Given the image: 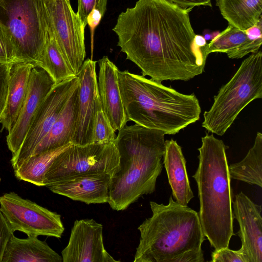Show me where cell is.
<instances>
[{"mask_svg": "<svg viewBox=\"0 0 262 262\" xmlns=\"http://www.w3.org/2000/svg\"><path fill=\"white\" fill-rule=\"evenodd\" d=\"M191 10L168 0H138L118 17L117 46L143 76L189 80L203 72L208 57L194 42Z\"/></svg>", "mask_w": 262, "mask_h": 262, "instance_id": "cell-1", "label": "cell"}, {"mask_svg": "<svg viewBox=\"0 0 262 262\" xmlns=\"http://www.w3.org/2000/svg\"><path fill=\"white\" fill-rule=\"evenodd\" d=\"M165 134L137 124L125 125L115 140L119 166L111 178L107 203L116 211L126 210L156 189L163 168Z\"/></svg>", "mask_w": 262, "mask_h": 262, "instance_id": "cell-2", "label": "cell"}, {"mask_svg": "<svg viewBox=\"0 0 262 262\" xmlns=\"http://www.w3.org/2000/svg\"><path fill=\"white\" fill-rule=\"evenodd\" d=\"M118 78L128 121L174 135L199 120L201 108L194 94L181 93L128 70H119Z\"/></svg>", "mask_w": 262, "mask_h": 262, "instance_id": "cell-3", "label": "cell"}, {"mask_svg": "<svg viewBox=\"0 0 262 262\" xmlns=\"http://www.w3.org/2000/svg\"><path fill=\"white\" fill-rule=\"evenodd\" d=\"M201 140L199 166L192 177L198 186L199 215L204 235L211 246L219 250L228 248L235 235L227 147L212 133Z\"/></svg>", "mask_w": 262, "mask_h": 262, "instance_id": "cell-4", "label": "cell"}, {"mask_svg": "<svg viewBox=\"0 0 262 262\" xmlns=\"http://www.w3.org/2000/svg\"><path fill=\"white\" fill-rule=\"evenodd\" d=\"M152 215L138 227L140 233L134 262H173L183 253L202 249L205 240L199 213L174 201L149 202Z\"/></svg>", "mask_w": 262, "mask_h": 262, "instance_id": "cell-5", "label": "cell"}, {"mask_svg": "<svg viewBox=\"0 0 262 262\" xmlns=\"http://www.w3.org/2000/svg\"><path fill=\"white\" fill-rule=\"evenodd\" d=\"M262 98V52L244 59L238 70L214 97L210 108L203 114L202 127L223 136L241 112L251 102Z\"/></svg>", "mask_w": 262, "mask_h": 262, "instance_id": "cell-6", "label": "cell"}, {"mask_svg": "<svg viewBox=\"0 0 262 262\" xmlns=\"http://www.w3.org/2000/svg\"><path fill=\"white\" fill-rule=\"evenodd\" d=\"M0 21L10 34L17 61L39 66L50 25L45 0H0Z\"/></svg>", "mask_w": 262, "mask_h": 262, "instance_id": "cell-7", "label": "cell"}, {"mask_svg": "<svg viewBox=\"0 0 262 262\" xmlns=\"http://www.w3.org/2000/svg\"><path fill=\"white\" fill-rule=\"evenodd\" d=\"M119 166V154L115 142L71 144L59 154L47 171L44 186L63 178L79 174L102 173L112 177Z\"/></svg>", "mask_w": 262, "mask_h": 262, "instance_id": "cell-8", "label": "cell"}, {"mask_svg": "<svg viewBox=\"0 0 262 262\" xmlns=\"http://www.w3.org/2000/svg\"><path fill=\"white\" fill-rule=\"evenodd\" d=\"M0 210L13 233L60 238L64 231L60 214L14 192L0 195Z\"/></svg>", "mask_w": 262, "mask_h": 262, "instance_id": "cell-9", "label": "cell"}, {"mask_svg": "<svg viewBox=\"0 0 262 262\" xmlns=\"http://www.w3.org/2000/svg\"><path fill=\"white\" fill-rule=\"evenodd\" d=\"M45 2L49 29L69 67L77 75L86 56L84 29L70 0Z\"/></svg>", "mask_w": 262, "mask_h": 262, "instance_id": "cell-10", "label": "cell"}, {"mask_svg": "<svg viewBox=\"0 0 262 262\" xmlns=\"http://www.w3.org/2000/svg\"><path fill=\"white\" fill-rule=\"evenodd\" d=\"M79 83V77L76 75L55 84L51 90L33 118L20 148L12 156V167L32 155L50 130Z\"/></svg>", "mask_w": 262, "mask_h": 262, "instance_id": "cell-11", "label": "cell"}, {"mask_svg": "<svg viewBox=\"0 0 262 262\" xmlns=\"http://www.w3.org/2000/svg\"><path fill=\"white\" fill-rule=\"evenodd\" d=\"M97 61L85 60L77 74V88L74 132L71 143L84 145L92 143L93 126L98 105L101 103L96 71Z\"/></svg>", "mask_w": 262, "mask_h": 262, "instance_id": "cell-12", "label": "cell"}, {"mask_svg": "<svg viewBox=\"0 0 262 262\" xmlns=\"http://www.w3.org/2000/svg\"><path fill=\"white\" fill-rule=\"evenodd\" d=\"M103 226L93 219L76 220L69 242L61 251L63 262H118L106 250Z\"/></svg>", "mask_w": 262, "mask_h": 262, "instance_id": "cell-13", "label": "cell"}, {"mask_svg": "<svg viewBox=\"0 0 262 262\" xmlns=\"http://www.w3.org/2000/svg\"><path fill=\"white\" fill-rule=\"evenodd\" d=\"M55 84L53 79L44 69L38 66L33 67L26 97L16 122L6 138L8 147L12 156L20 148L33 118Z\"/></svg>", "mask_w": 262, "mask_h": 262, "instance_id": "cell-14", "label": "cell"}, {"mask_svg": "<svg viewBox=\"0 0 262 262\" xmlns=\"http://www.w3.org/2000/svg\"><path fill=\"white\" fill-rule=\"evenodd\" d=\"M234 219L239 224L237 234L250 262H262L261 206L254 203L243 192L232 201Z\"/></svg>", "mask_w": 262, "mask_h": 262, "instance_id": "cell-15", "label": "cell"}, {"mask_svg": "<svg viewBox=\"0 0 262 262\" xmlns=\"http://www.w3.org/2000/svg\"><path fill=\"white\" fill-rule=\"evenodd\" d=\"M112 176L91 173L67 177L46 187L52 192L86 204L107 203Z\"/></svg>", "mask_w": 262, "mask_h": 262, "instance_id": "cell-16", "label": "cell"}, {"mask_svg": "<svg viewBox=\"0 0 262 262\" xmlns=\"http://www.w3.org/2000/svg\"><path fill=\"white\" fill-rule=\"evenodd\" d=\"M98 66L97 84L102 107L114 130L118 131L128 121L119 87V69L107 56L99 60Z\"/></svg>", "mask_w": 262, "mask_h": 262, "instance_id": "cell-17", "label": "cell"}, {"mask_svg": "<svg viewBox=\"0 0 262 262\" xmlns=\"http://www.w3.org/2000/svg\"><path fill=\"white\" fill-rule=\"evenodd\" d=\"M186 160L181 147L173 139L165 140L163 164L175 201L187 206L194 197L190 186L186 167Z\"/></svg>", "mask_w": 262, "mask_h": 262, "instance_id": "cell-18", "label": "cell"}, {"mask_svg": "<svg viewBox=\"0 0 262 262\" xmlns=\"http://www.w3.org/2000/svg\"><path fill=\"white\" fill-rule=\"evenodd\" d=\"M33 64L15 61L10 65L8 90L5 110L0 120L3 128L8 132L14 125L18 117L28 92Z\"/></svg>", "mask_w": 262, "mask_h": 262, "instance_id": "cell-19", "label": "cell"}, {"mask_svg": "<svg viewBox=\"0 0 262 262\" xmlns=\"http://www.w3.org/2000/svg\"><path fill=\"white\" fill-rule=\"evenodd\" d=\"M62 256L37 236L19 238L12 234L5 248L2 262H62Z\"/></svg>", "mask_w": 262, "mask_h": 262, "instance_id": "cell-20", "label": "cell"}, {"mask_svg": "<svg viewBox=\"0 0 262 262\" xmlns=\"http://www.w3.org/2000/svg\"><path fill=\"white\" fill-rule=\"evenodd\" d=\"M78 86L71 95L47 135L36 146L31 156L71 143Z\"/></svg>", "mask_w": 262, "mask_h": 262, "instance_id": "cell-21", "label": "cell"}, {"mask_svg": "<svg viewBox=\"0 0 262 262\" xmlns=\"http://www.w3.org/2000/svg\"><path fill=\"white\" fill-rule=\"evenodd\" d=\"M216 5L229 25L242 30L262 18V0H216Z\"/></svg>", "mask_w": 262, "mask_h": 262, "instance_id": "cell-22", "label": "cell"}, {"mask_svg": "<svg viewBox=\"0 0 262 262\" xmlns=\"http://www.w3.org/2000/svg\"><path fill=\"white\" fill-rule=\"evenodd\" d=\"M231 179L262 186V134H256L253 146L241 161L228 165Z\"/></svg>", "mask_w": 262, "mask_h": 262, "instance_id": "cell-23", "label": "cell"}, {"mask_svg": "<svg viewBox=\"0 0 262 262\" xmlns=\"http://www.w3.org/2000/svg\"><path fill=\"white\" fill-rule=\"evenodd\" d=\"M71 144L29 157L13 167L15 177L38 186H44L47 171L56 157Z\"/></svg>", "mask_w": 262, "mask_h": 262, "instance_id": "cell-24", "label": "cell"}, {"mask_svg": "<svg viewBox=\"0 0 262 262\" xmlns=\"http://www.w3.org/2000/svg\"><path fill=\"white\" fill-rule=\"evenodd\" d=\"M38 66L49 74L55 84L76 76L64 59L50 29L41 62Z\"/></svg>", "mask_w": 262, "mask_h": 262, "instance_id": "cell-25", "label": "cell"}, {"mask_svg": "<svg viewBox=\"0 0 262 262\" xmlns=\"http://www.w3.org/2000/svg\"><path fill=\"white\" fill-rule=\"evenodd\" d=\"M247 39L246 30L229 25L209 43H206L204 51L207 56L211 53L220 52L226 53L229 58L237 59L239 50Z\"/></svg>", "mask_w": 262, "mask_h": 262, "instance_id": "cell-26", "label": "cell"}, {"mask_svg": "<svg viewBox=\"0 0 262 262\" xmlns=\"http://www.w3.org/2000/svg\"><path fill=\"white\" fill-rule=\"evenodd\" d=\"M117 135L100 103L97 108L93 126L92 143L114 142Z\"/></svg>", "mask_w": 262, "mask_h": 262, "instance_id": "cell-27", "label": "cell"}, {"mask_svg": "<svg viewBox=\"0 0 262 262\" xmlns=\"http://www.w3.org/2000/svg\"><path fill=\"white\" fill-rule=\"evenodd\" d=\"M17 61L15 47L9 31L0 21V62Z\"/></svg>", "mask_w": 262, "mask_h": 262, "instance_id": "cell-28", "label": "cell"}, {"mask_svg": "<svg viewBox=\"0 0 262 262\" xmlns=\"http://www.w3.org/2000/svg\"><path fill=\"white\" fill-rule=\"evenodd\" d=\"M211 262H250L243 249L233 250L228 248L214 250L211 255Z\"/></svg>", "mask_w": 262, "mask_h": 262, "instance_id": "cell-29", "label": "cell"}, {"mask_svg": "<svg viewBox=\"0 0 262 262\" xmlns=\"http://www.w3.org/2000/svg\"><path fill=\"white\" fill-rule=\"evenodd\" d=\"M107 3V0H78L77 14L84 27L88 25V16L94 9L98 10L104 16Z\"/></svg>", "mask_w": 262, "mask_h": 262, "instance_id": "cell-30", "label": "cell"}, {"mask_svg": "<svg viewBox=\"0 0 262 262\" xmlns=\"http://www.w3.org/2000/svg\"><path fill=\"white\" fill-rule=\"evenodd\" d=\"M10 64L0 62V120L7 102Z\"/></svg>", "mask_w": 262, "mask_h": 262, "instance_id": "cell-31", "label": "cell"}, {"mask_svg": "<svg viewBox=\"0 0 262 262\" xmlns=\"http://www.w3.org/2000/svg\"><path fill=\"white\" fill-rule=\"evenodd\" d=\"M12 234L8 223L0 210V262H2L3 254L7 243Z\"/></svg>", "mask_w": 262, "mask_h": 262, "instance_id": "cell-32", "label": "cell"}, {"mask_svg": "<svg viewBox=\"0 0 262 262\" xmlns=\"http://www.w3.org/2000/svg\"><path fill=\"white\" fill-rule=\"evenodd\" d=\"M205 259L202 249L186 251L178 256L173 262H204Z\"/></svg>", "mask_w": 262, "mask_h": 262, "instance_id": "cell-33", "label": "cell"}, {"mask_svg": "<svg viewBox=\"0 0 262 262\" xmlns=\"http://www.w3.org/2000/svg\"><path fill=\"white\" fill-rule=\"evenodd\" d=\"M185 8H193L195 6L211 7V0H168Z\"/></svg>", "mask_w": 262, "mask_h": 262, "instance_id": "cell-34", "label": "cell"}, {"mask_svg": "<svg viewBox=\"0 0 262 262\" xmlns=\"http://www.w3.org/2000/svg\"><path fill=\"white\" fill-rule=\"evenodd\" d=\"M102 15L101 12L96 9H94L88 17V24L93 32L94 29L100 23Z\"/></svg>", "mask_w": 262, "mask_h": 262, "instance_id": "cell-35", "label": "cell"}, {"mask_svg": "<svg viewBox=\"0 0 262 262\" xmlns=\"http://www.w3.org/2000/svg\"><path fill=\"white\" fill-rule=\"evenodd\" d=\"M46 2H49V1H52V0H45Z\"/></svg>", "mask_w": 262, "mask_h": 262, "instance_id": "cell-36", "label": "cell"}]
</instances>
